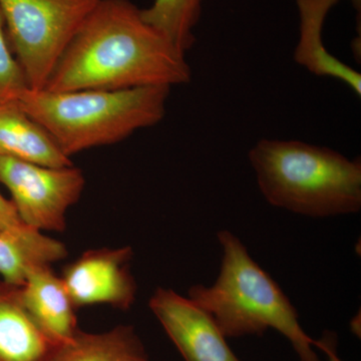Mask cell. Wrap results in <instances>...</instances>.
Masks as SVG:
<instances>
[{
	"label": "cell",
	"mask_w": 361,
	"mask_h": 361,
	"mask_svg": "<svg viewBox=\"0 0 361 361\" xmlns=\"http://www.w3.org/2000/svg\"><path fill=\"white\" fill-rule=\"evenodd\" d=\"M186 54L147 23L130 0H101L75 33L45 85L49 92L184 85Z\"/></svg>",
	"instance_id": "obj_1"
},
{
	"label": "cell",
	"mask_w": 361,
	"mask_h": 361,
	"mask_svg": "<svg viewBox=\"0 0 361 361\" xmlns=\"http://www.w3.org/2000/svg\"><path fill=\"white\" fill-rule=\"evenodd\" d=\"M249 161L271 206L310 218L360 211V159L305 142L263 139Z\"/></svg>",
	"instance_id": "obj_2"
},
{
	"label": "cell",
	"mask_w": 361,
	"mask_h": 361,
	"mask_svg": "<svg viewBox=\"0 0 361 361\" xmlns=\"http://www.w3.org/2000/svg\"><path fill=\"white\" fill-rule=\"evenodd\" d=\"M217 238L223 253L215 283L194 285L188 297L212 316L226 338L261 336L273 329L290 342L299 361H322L296 308L241 240L229 230H221Z\"/></svg>",
	"instance_id": "obj_3"
},
{
	"label": "cell",
	"mask_w": 361,
	"mask_h": 361,
	"mask_svg": "<svg viewBox=\"0 0 361 361\" xmlns=\"http://www.w3.org/2000/svg\"><path fill=\"white\" fill-rule=\"evenodd\" d=\"M170 92L167 85L59 92L28 89L16 101L71 158L158 125L165 118Z\"/></svg>",
	"instance_id": "obj_4"
},
{
	"label": "cell",
	"mask_w": 361,
	"mask_h": 361,
	"mask_svg": "<svg viewBox=\"0 0 361 361\" xmlns=\"http://www.w3.org/2000/svg\"><path fill=\"white\" fill-rule=\"evenodd\" d=\"M101 0H0L7 39L28 87L44 90L75 33Z\"/></svg>",
	"instance_id": "obj_5"
},
{
	"label": "cell",
	"mask_w": 361,
	"mask_h": 361,
	"mask_svg": "<svg viewBox=\"0 0 361 361\" xmlns=\"http://www.w3.org/2000/svg\"><path fill=\"white\" fill-rule=\"evenodd\" d=\"M0 183L27 227L40 233L63 232L66 213L82 197L85 178L73 165L47 167L0 157Z\"/></svg>",
	"instance_id": "obj_6"
},
{
	"label": "cell",
	"mask_w": 361,
	"mask_h": 361,
	"mask_svg": "<svg viewBox=\"0 0 361 361\" xmlns=\"http://www.w3.org/2000/svg\"><path fill=\"white\" fill-rule=\"evenodd\" d=\"M133 257L129 246L90 249L66 266L61 277L75 307L106 304L129 310L137 290L130 272Z\"/></svg>",
	"instance_id": "obj_7"
},
{
	"label": "cell",
	"mask_w": 361,
	"mask_h": 361,
	"mask_svg": "<svg viewBox=\"0 0 361 361\" xmlns=\"http://www.w3.org/2000/svg\"><path fill=\"white\" fill-rule=\"evenodd\" d=\"M149 307L185 361H241L212 316L189 297L157 288Z\"/></svg>",
	"instance_id": "obj_8"
},
{
	"label": "cell",
	"mask_w": 361,
	"mask_h": 361,
	"mask_svg": "<svg viewBox=\"0 0 361 361\" xmlns=\"http://www.w3.org/2000/svg\"><path fill=\"white\" fill-rule=\"evenodd\" d=\"M61 346L26 310L20 286L0 280V361H54Z\"/></svg>",
	"instance_id": "obj_9"
},
{
	"label": "cell",
	"mask_w": 361,
	"mask_h": 361,
	"mask_svg": "<svg viewBox=\"0 0 361 361\" xmlns=\"http://www.w3.org/2000/svg\"><path fill=\"white\" fill-rule=\"evenodd\" d=\"M20 295L35 322L61 345L78 334L77 308L51 265L37 264L30 268L20 286Z\"/></svg>",
	"instance_id": "obj_10"
},
{
	"label": "cell",
	"mask_w": 361,
	"mask_h": 361,
	"mask_svg": "<svg viewBox=\"0 0 361 361\" xmlns=\"http://www.w3.org/2000/svg\"><path fill=\"white\" fill-rule=\"evenodd\" d=\"M339 0H296L299 14V39L294 61L317 77L336 78L361 96V75L327 51L322 30L329 11Z\"/></svg>",
	"instance_id": "obj_11"
},
{
	"label": "cell",
	"mask_w": 361,
	"mask_h": 361,
	"mask_svg": "<svg viewBox=\"0 0 361 361\" xmlns=\"http://www.w3.org/2000/svg\"><path fill=\"white\" fill-rule=\"evenodd\" d=\"M0 157L47 167L73 165L51 134L18 101L0 103Z\"/></svg>",
	"instance_id": "obj_12"
},
{
	"label": "cell",
	"mask_w": 361,
	"mask_h": 361,
	"mask_svg": "<svg viewBox=\"0 0 361 361\" xmlns=\"http://www.w3.org/2000/svg\"><path fill=\"white\" fill-rule=\"evenodd\" d=\"M54 361H151L144 344L130 325H118L101 334L78 330L59 349Z\"/></svg>",
	"instance_id": "obj_13"
},
{
	"label": "cell",
	"mask_w": 361,
	"mask_h": 361,
	"mask_svg": "<svg viewBox=\"0 0 361 361\" xmlns=\"http://www.w3.org/2000/svg\"><path fill=\"white\" fill-rule=\"evenodd\" d=\"M66 256V247L44 233L35 237H21L0 232V275L8 283L21 286L33 266L52 265Z\"/></svg>",
	"instance_id": "obj_14"
},
{
	"label": "cell",
	"mask_w": 361,
	"mask_h": 361,
	"mask_svg": "<svg viewBox=\"0 0 361 361\" xmlns=\"http://www.w3.org/2000/svg\"><path fill=\"white\" fill-rule=\"evenodd\" d=\"M202 4L203 0H154L141 13L147 23L186 54L196 42L194 28L200 20Z\"/></svg>",
	"instance_id": "obj_15"
},
{
	"label": "cell",
	"mask_w": 361,
	"mask_h": 361,
	"mask_svg": "<svg viewBox=\"0 0 361 361\" xmlns=\"http://www.w3.org/2000/svg\"><path fill=\"white\" fill-rule=\"evenodd\" d=\"M28 89L23 71L9 45L0 13V103L16 101Z\"/></svg>",
	"instance_id": "obj_16"
},
{
	"label": "cell",
	"mask_w": 361,
	"mask_h": 361,
	"mask_svg": "<svg viewBox=\"0 0 361 361\" xmlns=\"http://www.w3.org/2000/svg\"><path fill=\"white\" fill-rule=\"evenodd\" d=\"M0 232L11 233L21 237H35L40 232L30 229L20 220L13 202L0 193Z\"/></svg>",
	"instance_id": "obj_17"
},
{
	"label": "cell",
	"mask_w": 361,
	"mask_h": 361,
	"mask_svg": "<svg viewBox=\"0 0 361 361\" xmlns=\"http://www.w3.org/2000/svg\"><path fill=\"white\" fill-rule=\"evenodd\" d=\"M314 348L324 353L329 361H343L337 353V336L336 332L324 330L319 339H314Z\"/></svg>",
	"instance_id": "obj_18"
},
{
	"label": "cell",
	"mask_w": 361,
	"mask_h": 361,
	"mask_svg": "<svg viewBox=\"0 0 361 361\" xmlns=\"http://www.w3.org/2000/svg\"><path fill=\"white\" fill-rule=\"evenodd\" d=\"M353 2H355V6H358V8H360V0H353Z\"/></svg>",
	"instance_id": "obj_19"
}]
</instances>
